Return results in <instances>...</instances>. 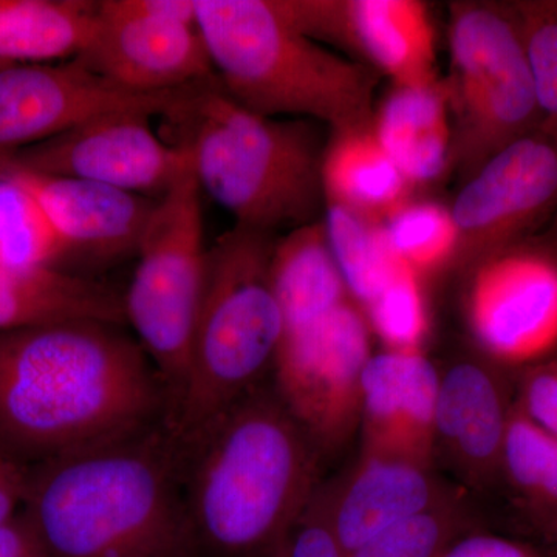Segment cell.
Returning <instances> with one entry per match:
<instances>
[{
    "label": "cell",
    "mask_w": 557,
    "mask_h": 557,
    "mask_svg": "<svg viewBox=\"0 0 557 557\" xmlns=\"http://www.w3.org/2000/svg\"><path fill=\"white\" fill-rule=\"evenodd\" d=\"M166 395L123 325L69 321L0 332V448L24 463L163 423Z\"/></svg>",
    "instance_id": "cell-1"
},
{
    "label": "cell",
    "mask_w": 557,
    "mask_h": 557,
    "mask_svg": "<svg viewBox=\"0 0 557 557\" xmlns=\"http://www.w3.org/2000/svg\"><path fill=\"white\" fill-rule=\"evenodd\" d=\"M186 475L160 423L33 465L22 512L50 557H200Z\"/></svg>",
    "instance_id": "cell-2"
},
{
    "label": "cell",
    "mask_w": 557,
    "mask_h": 557,
    "mask_svg": "<svg viewBox=\"0 0 557 557\" xmlns=\"http://www.w3.org/2000/svg\"><path fill=\"white\" fill-rule=\"evenodd\" d=\"M319 457L276 392H249L188 458L200 553L270 557L317 494Z\"/></svg>",
    "instance_id": "cell-3"
},
{
    "label": "cell",
    "mask_w": 557,
    "mask_h": 557,
    "mask_svg": "<svg viewBox=\"0 0 557 557\" xmlns=\"http://www.w3.org/2000/svg\"><path fill=\"white\" fill-rule=\"evenodd\" d=\"M166 121L200 189L236 226L273 236L319 222L327 139L317 121L258 115L228 97L218 76L194 86Z\"/></svg>",
    "instance_id": "cell-4"
},
{
    "label": "cell",
    "mask_w": 557,
    "mask_h": 557,
    "mask_svg": "<svg viewBox=\"0 0 557 557\" xmlns=\"http://www.w3.org/2000/svg\"><path fill=\"white\" fill-rule=\"evenodd\" d=\"M220 86L245 109L346 129L373 121L381 75L309 38L278 0H196Z\"/></svg>",
    "instance_id": "cell-5"
},
{
    "label": "cell",
    "mask_w": 557,
    "mask_h": 557,
    "mask_svg": "<svg viewBox=\"0 0 557 557\" xmlns=\"http://www.w3.org/2000/svg\"><path fill=\"white\" fill-rule=\"evenodd\" d=\"M271 234L234 226L208 249L207 284L185 383L164 426L190 456L273 370L284 318L271 285Z\"/></svg>",
    "instance_id": "cell-6"
},
{
    "label": "cell",
    "mask_w": 557,
    "mask_h": 557,
    "mask_svg": "<svg viewBox=\"0 0 557 557\" xmlns=\"http://www.w3.org/2000/svg\"><path fill=\"white\" fill-rule=\"evenodd\" d=\"M453 168L471 177L542 124L536 84L512 2L449 3Z\"/></svg>",
    "instance_id": "cell-7"
},
{
    "label": "cell",
    "mask_w": 557,
    "mask_h": 557,
    "mask_svg": "<svg viewBox=\"0 0 557 557\" xmlns=\"http://www.w3.org/2000/svg\"><path fill=\"white\" fill-rule=\"evenodd\" d=\"M200 186L193 166L157 201L139 242L137 269L123 293L124 318L159 373L171 416L188 370L207 284Z\"/></svg>",
    "instance_id": "cell-8"
},
{
    "label": "cell",
    "mask_w": 557,
    "mask_h": 557,
    "mask_svg": "<svg viewBox=\"0 0 557 557\" xmlns=\"http://www.w3.org/2000/svg\"><path fill=\"white\" fill-rule=\"evenodd\" d=\"M370 335L364 311L351 299L309 327L284 333L274 392L319 456L341 448L361 426Z\"/></svg>",
    "instance_id": "cell-9"
},
{
    "label": "cell",
    "mask_w": 557,
    "mask_h": 557,
    "mask_svg": "<svg viewBox=\"0 0 557 557\" xmlns=\"http://www.w3.org/2000/svg\"><path fill=\"white\" fill-rule=\"evenodd\" d=\"M450 211L458 233L454 267L474 269L533 239L557 211V131L541 124L498 150L465 180Z\"/></svg>",
    "instance_id": "cell-10"
},
{
    "label": "cell",
    "mask_w": 557,
    "mask_h": 557,
    "mask_svg": "<svg viewBox=\"0 0 557 557\" xmlns=\"http://www.w3.org/2000/svg\"><path fill=\"white\" fill-rule=\"evenodd\" d=\"M116 86L141 94L185 89L214 78L196 0H100V21L76 58Z\"/></svg>",
    "instance_id": "cell-11"
},
{
    "label": "cell",
    "mask_w": 557,
    "mask_h": 557,
    "mask_svg": "<svg viewBox=\"0 0 557 557\" xmlns=\"http://www.w3.org/2000/svg\"><path fill=\"white\" fill-rule=\"evenodd\" d=\"M194 86L141 94L116 86L78 60L0 67V159L109 113L166 119Z\"/></svg>",
    "instance_id": "cell-12"
},
{
    "label": "cell",
    "mask_w": 557,
    "mask_h": 557,
    "mask_svg": "<svg viewBox=\"0 0 557 557\" xmlns=\"http://www.w3.org/2000/svg\"><path fill=\"white\" fill-rule=\"evenodd\" d=\"M149 119L139 112L109 113L2 157L0 164L160 199L189 170L190 157L182 146L163 141Z\"/></svg>",
    "instance_id": "cell-13"
},
{
    "label": "cell",
    "mask_w": 557,
    "mask_h": 557,
    "mask_svg": "<svg viewBox=\"0 0 557 557\" xmlns=\"http://www.w3.org/2000/svg\"><path fill=\"white\" fill-rule=\"evenodd\" d=\"M469 271V327L491 358L528 364L556 346L557 258L552 252L531 239Z\"/></svg>",
    "instance_id": "cell-14"
},
{
    "label": "cell",
    "mask_w": 557,
    "mask_h": 557,
    "mask_svg": "<svg viewBox=\"0 0 557 557\" xmlns=\"http://www.w3.org/2000/svg\"><path fill=\"white\" fill-rule=\"evenodd\" d=\"M282 11L318 42L344 47L395 87L440 83L437 39L418 0H281Z\"/></svg>",
    "instance_id": "cell-15"
},
{
    "label": "cell",
    "mask_w": 557,
    "mask_h": 557,
    "mask_svg": "<svg viewBox=\"0 0 557 557\" xmlns=\"http://www.w3.org/2000/svg\"><path fill=\"white\" fill-rule=\"evenodd\" d=\"M38 201L64 245V260L109 265L137 255L159 199L87 180L38 174L0 164Z\"/></svg>",
    "instance_id": "cell-16"
},
{
    "label": "cell",
    "mask_w": 557,
    "mask_h": 557,
    "mask_svg": "<svg viewBox=\"0 0 557 557\" xmlns=\"http://www.w3.org/2000/svg\"><path fill=\"white\" fill-rule=\"evenodd\" d=\"M440 375L421 350L373 355L361 379L364 456L431 465Z\"/></svg>",
    "instance_id": "cell-17"
},
{
    "label": "cell",
    "mask_w": 557,
    "mask_h": 557,
    "mask_svg": "<svg viewBox=\"0 0 557 557\" xmlns=\"http://www.w3.org/2000/svg\"><path fill=\"white\" fill-rule=\"evenodd\" d=\"M429 467L409 458L364 456L338 491H321L344 556L354 555L403 520L445 502Z\"/></svg>",
    "instance_id": "cell-18"
},
{
    "label": "cell",
    "mask_w": 557,
    "mask_h": 557,
    "mask_svg": "<svg viewBox=\"0 0 557 557\" xmlns=\"http://www.w3.org/2000/svg\"><path fill=\"white\" fill-rule=\"evenodd\" d=\"M511 409L493 370L479 362H458L440 376L435 446H442L469 480L490 482L502 474Z\"/></svg>",
    "instance_id": "cell-19"
},
{
    "label": "cell",
    "mask_w": 557,
    "mask_h": 557,
    "mask_svg": "<svg viewBox=\"0 0 557 557\" xmlns=\"http://www.w3.org/2000/svg\"><path fill=\"white\" fill-rule=\"evenodd\" d=\"M387 156L413 189L453 170V123L443 79L429 87H395L373 115Z\"/></svg>",
    "instance_id": "cell-20"
},
{
    "label": "cell",
    "mask_w": 557,
    "mask_h": 557,
    "mask_svg": "<svg viewBox=\"0 0 557 557\" xmlns=\"http://www.w3.org/2000/svg\"><path fill=\"white\" fill-rule=\"evenodd\" d=\"M69 321L123 325V293L67 270L0 267V332Z\"/></svg>",
    "instance_id": "cell-21"
},
{
    "label": "cell",
    "mask_w": 557,
    "mask_h": 557,
    "mask_svg": "<svg viewBox=\"0 0 557 557\" xmlns=\"http://www.w3.org/2000/svg\"><path fill=\"white\" fill-rule=\"evenodd\" d=\"M324 200L383 222L412 197V186L381 146L373 121L330 131L322 159Z\"/></svg>",
    "instance_id": "cell-22"
},
{
    "label": "cell",
    "mask_w": 557,
    "mask_h": 557,
    "mask_svg": "<svg viewBox=\"0 0 557 557\" xmlns=\"http://www.w3.org/2000/svg\"><path fill=\"white\" fill-rule=\"evenodd\" d=\"M270 271L284 333L309 327L351 299L322 220L274 242Z\"/></svg>",
    "instance_id": "cell-23"
},
{
    "label": "cell",
    "mask_w": 557,
    "mask_h": 557,
    "mask_svg": "<svg viewBox=\"0 0 557 557\" xmlns=\"http://www.w3.org/2000/svg\"><path fill=\"white\" fill-rule=\"evenodd\" d=\"M98 21L91 0H0V67L76 60Z\"/></svg>",
    "instance_id": "cell-24"
},
{
    "label": "cell",
    "mask_w": 557,
    "mask_h": 557,
    "mask_svg": "<svg viewBox=\"0 0 557 557\" xmlns=\"http://www.w3.org/2000/svg\"><path fill=\"white\" fill-rule=\"evenodd\" d=\"M324 226L348 296L362 310L394 277L399 262L376 220L325 201Z\"/></svg>",
    "instance_id": "cell-25"
},
{
    "label": "cell",
    "mask_w": 557,
    "mask_h": 557,
    "mask_svg": "<svg viewBox=\"0 0 557 557\" xmlns=\"http://www.w3.org/2000/svg\"><path fill=\"white\" fill-rule=\"evenodd\" d=\"M502 474L515 487L539 522L555 536L557 530V438L536 426L512 403Z\"/></svg>",
    "instance_id": "cell-26"
},
{
    "label": "cell",
    "mask_w": 557,
    "mask_h": 557,
    "mask_svg": "<svg viewBox=\"0 0 557 557\" xmlns=\"http://www.w3.org/2000/svg\"><path fill=\"white\" fill-rule=\"evenodd\" d=\"M392 255L421 278L454 267L458 233L453 211L435 200L413 199L381 222Z\"/></svg>",
    "instance_id": "cell-27"
},
{
    "label": "cell",
    "mask_w": 557,
    "mask_h": 557,
    "mask_svg": "<svg viewBox=\"0 0 557 557\" xmlns=\"http://www.w3.org/2000/svg\"><path fill=\"white\" fill-rule=\"evenodd\" d=\"M64 245L38 201L13 180L0 177V267L60 269Z\"/></svg>",
    "instance_id": "cell-28"
},
{
    "label": "cell",
    "mask_w": 557,
    "mask_h": 557,
    "mask_svg": "<svg viewBox=\"0 0 557 557\" xmlns=\"http://www.w3.org/2000/svg\"><path fill=\"white\" fill-rule=\"evenodd\" d=\"M362 311L387 350H421L429 332L428 304L421 277L408 267L399 263L394 277Z\"/></svg>",
    "instance_id": "cell-29"
},
{
    "label": "cell",
    "mask_w": 557,
    "mask_h": 557,
    "mask_svg": "<svg viewBox=\"0 0 557 557\" xmlns=\"http://www.w3.org/2000/svg\"><path fill=\"white\" fill-rule=\"evenodd\" d=\"M512 9L536 84L542 126L557 131V0H516Z\"/></svg>",
    "instance_id": "cell-30"
},
{
    "label": "cell",
    "mask_w": 557,
    "mask_h": 557,
    "mask_svg": "<svg viewBox=\"0 0 557 557\" xmlns=\"http://www.w3.org/2000/svg\"><path fill=\"white\" fill-rule=\"evenodd\" d=\"M460 533V516L446 502L403 520L348 557H440Z\"/></svg>",
    "instance_id": "cell-31"
},
{
    "label": "cell",
    "mask_w": 557,
    "mask_h": 557,
    "mask_svg": "<svg viewBox=\"0 0 557 557\" xmlns=\"http://www.w3.org/2000/svg\"><path fill=\"white\" fill-rule=\"evenodd\" d=\"M270 557H346L330 525L321 491Z\"/></svg>",
    "instance_id": "cell-32"
},
{
    "label": "cell",
    "mask_w": 557,
    "mask_h": 557,
    "mask_svg": "<svg viewBox=\"0 0 557 557\" xmlns=\"http://www.w3.org/2000/svg\"><path fill=\"white\" fill-rule=\"evenodd\" d=\"M28 482L30 467L0 448V527L20 515L17 508L25 504Z\"/></svg>",
    "instance_id": "cell-33"
},
{
    "label": "cell",
    "mask_w": 557,
    "mask_h": 557,
    "mask_svg": "<svg viewBox=\"0 0 557 557\" xmlns=\"http://www.w3.org/2000/svg\"><path fill=\"white\" fill-rule=\"evenodd\" d=\"M440 557H542L534 549L511 539L472 534L457 537Z\"/></svg>",
    "instance_id": "cell-34"
},
{
    "label": "cell",
    "mask_w": 557,
    "mask_h": 557,
    "mask_svg": "<svg viewBox=\"0 0 557 557\" xmlns=\"http://www.w3.org/2000/svg\"><path fill=\"white\" fill-rule=\"evenodd\" d=\"M0 557H50L24 512L0 527Z\"/></svg>",
    "instance_id": "cell-35"
},
{
    "label": "cell",
    "mask_w": 557,
    "mask_h": 557,
    "mask_svg": "<svg viewBox=\"0 0 557 557\" xmlns=\"http://www.w3.org/2000/svg\"><path fill=\"white\" fill-rule=\"evenodd\" d=\"M534 240L557 258V211L553 219L549 220L548 225L545 226L544 233L534 237Z\"/></svg>",
    "instance_id": "cell-36"
},
{
    "label": "cell",
    "mask_w": 557,
    "mask_h": 557,
    "mask_svg": "<svg viewBox=\"0 0 557 557\" xmlns=\"http://www.w3.org/2000/svg\"><path fill=\"white\" fill-rule=\"evenodd\" d=\"M555 536L557 537V530H556Z\"/></svg>",
    "instance_id": "cell-37"
}]
</instances>
